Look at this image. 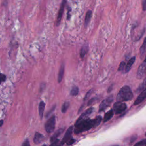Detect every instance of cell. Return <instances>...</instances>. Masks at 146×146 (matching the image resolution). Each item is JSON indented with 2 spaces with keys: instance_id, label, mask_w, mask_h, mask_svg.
Masks as SVG:
<instances>
[{
  "instance_id": "cell-24",
  "label": "cell",
  "mask_w": 146,
  "mask_h": 146,
  "mask_svg": "<svg viewBox=\"0 0 146 146\" xmlns=\"http://www.w3.org/2000/svg\"><path fill=\"white\" fill-rule=\"evenodd\" d=\"M126 63L124 62V61H122L120 64L119 65V68H118V71H122L125 67H126Z\"/></svg>"
},
{
  "instance_id": "cell-14",
  "label": "cell",
  "mask_w": 146,
  "mask_h": 146,
  "mask_svg": "<svg viewBox=\"0 0 146 146\" xmlns=\"http://www.w3.org/2000/svg\"><path fill=\"white\" fill-rule=\"evenodd\" d=\"M135 59H136L135 57H133L128 61V63L127 64V65L126 66V67H125V69H124V70H125L124 73H128L130 70L132 65L134 64V63L135 61Z\"/></svg>"
},
{
  "instance_id": "cell-31",
  "label": "cell",
  "mask_w": 146,
  "mask_h": 146,
  "mask_svg": "<svg viewBox=\"0 0 146 146\" xmlns=\"http://www.w3.org/2000/svg\"><path fill=\"white\" fill-rule=\"evenodd\" d=\"M56 106L55 105V106H53V107L52 108V109H51V110H50L49 111H48V112L47 113L46 117H48V115H50V114H51V113H52V112H53V111L54 110V109H56Z\"/></svg>"
},
{
  "instance_id": "cell-8",
  "label": "cell",
  "mask_w": 146,
  "mask_h": 146,
  "mask_svg": "<svg viewBox=\"0 0 146 146\" xmlns=\"http://www.w3.org/2000/svg\"><path fill=\"white\" fill-rule=\"evenodd\" d=\"M146 74V60H144L143 62L139 67L137 71V78L141 79L143 77L144 75Z\"/></svg>"
},
{
  "instance_id": "cell-38",
  "label": "cell",
  "mask_w": 146,
  "mask_h": 146,
  "mask_svg": "<svg viewBox=\"0 0 146 146\" xmlns=\"http://www.w3.org/2000/svg\"><path fill=\"white\" fill-rule=\"evenodd\" d=\"M145 136H146V132H145Z\"/></svg>"
},
{
  "instance_id": "cell-28",
  "label": "cell",
  "mask_w": 146,
  "mask_h": 146,
  "mask_svg": "<svg viewBox=\"0 0 146 146\" xmlns=\"http://www.w3.org/2000/svg\"><path fill=\"white\" fill-rule=\"evenodd\" d=\"M92 90H90L86 94V96H85V97H84V101L90 96V95H91V94L92 93Z\"/></svg>"
},
{
  "instance_id": "cell-17",
  "label": "cell",
  "mask_w": 146,
  "mask_h": 146,
  "mask_svg": "<svg viewBox=\"0 0 146 146\" xmlns=\"http://www.w3.org/2000/svg\"><path fill=\"white\" fill-rule=\"evenodd\" d=\"M88 50V43H85L82 47L80 52V57L81 58H83L85 55L87 53Z\"/></svg>"
},
{
  "instance_id": "cell-20",
  "label": "cell",
  "mask_w": 146,
  "mask_h": 146,
  "mask_svg": "<svg viewBox=\"0 0 146 146\" xmlns=\"http://www.w3.org/2000/svg\"><path fill=\"white\" fill-rule=\"evenodd\" d=\"M146 88V79L139 86V87L137 88L136 92H142L145 88Z\"/></svg>"
},
{
  "instance_id": "cell-35",
  "label": "cell",
  "mask_w": 146,
  "mask_h": 146,
  "mask_svg": "<svg viewBox=\"0 0 146 146\" xmlns=\"http://www.w3.org/2000/svg\"><path fill=\"white\" fill-rule=\"evenodd\" d=\"M111 146H119V145H117V144H115V145H112Z\"/></svg>"
},
{
  "instance_id": "cell-15",
  "label": "cell",
  "mask_w": 146,
  "mask_h": 146,
  "mask_svg": "<svg viewBox=\"0 0 146 146\" xmlns=\"http://www.w3.org/2000/svg\"><path fill=\"white\" fill-rule=\"evenodd\" d=\"M114 113L113 110H110L109 111H107L105 115L104 119H103V122L106 123V122H108L109 120H110L114 116Z\"/></svg>"
},
{
  "instance_id": "cell-23",
  "label": "cell",
  "mask_w": 146,
  "mask_h": 146,
  "mask_svg": "<svg viewBox=\"0 0 146 146\" xmlns=\"http://www.w3.org/2000/svg\"><path fill=\"white\" fill-rule=\"evenodd\" d=\"M134 146H146V139L136 143Z\"/></svg>"
},
{
  "instance_id": "cell-13",
  "label": "cell",
  "mask_w": 146,
  "mask_h": 146,
  "mask_svg": "<svg viewBox=\"0 0 146 146\" xmlns=\"http://www.w3.org/2000/svg\"><path fill=\"white\" fill-rule=\"evenodd\" d=\"M65 128H60L59 130H58L57 131H56L54 132V134L53 135V136H52L51 139H50V141L52 143L54 142V141H56L57 139H58V137L64 132Z\"/></svg>"
},
{
  "instance_id": "cell-27",
  "label": "cell",
  "mask_w": 146,
  "mask_h": 146,
  "mask_svg": "<svg viewBox=\"0 0 146 146\" xmlns=\"http://www.w3.org/2000/svg\"><path fill=\"white\" fill-rule=\"evenodd\" d=\"M142 8L143 11H146V0H142Z\"/></svg>"
},
{
  "instance_id": "cell-34",
  "label": "cell",
  "mask_w": 146,
  "mask_h": 146,
  "mask_svg": "<svg viewBox=\"0 0 146 146\" xmlns=\"http://www.w3.org/2000/svg\"><path fill=\"white\" fill-rule=\"evenodd\" d=\"M3 123H4V120H1V125H0V126H1V127L3 126Z\"/></svg>"
},
{
  "instance_id": "cell-30",
  "label": "cell",
  "mask_w": 146,
  "mask_h": 146,
  "mask_svg": "<svg viewBox=\"0 0 146 146\" xmlns=\"http://www.w3.org/2000/svg\"><path fill=\"white\" fill-rule=\"evenodd\" d=\"M7 79V77H6V75L3 74H1V82H5V80Z\"/></svg>"
},
{
  "instance_id": "cell-10",
  "label": "cell",
  "mask_w": 146,
  "mask_h": 146,
  "mask_svg": "<svg viewBox=\"0 0 146 146\" xmlns=\"http://www.w3.org/2000/svg\"><path fill=\"white\" fill-rule=\"evenodd\" d=\"M145 98H146V88L137 96V98L135 100L134 105L135 106H136L141 103Z\"/></svg>"
},
{
  "instance_id": "cell-32",
  "label": "cell",
  "mask_w": 146,
  "mask_h": 146,
  "mask_svg": "<svg viewBox=\"0 0 146 146\" xmlns=\"http://www.w3.org/2000/svg\"><path fill=\"white\" fill-rule=\"evenodd\" d=\"M59 139H57L56 141H54V142H53L52 143V144L50 145V146H57V144H58V142H59Z\"/></svg>"
},
{
  "instance_id": "cell-5",
  "label": "cell",
  "mask_w": 146,
  "mask_h": 146,
  "mask_svg": "<svg viewBox=\"0 0 146 146\" xmlns=\"http://www.w3.org/2000/svg\"><path fill=\"white\" fill-rule=\"evenodd\" d=\"M113 101V95L108 96L107 98L104 100L101 103L100 106V109H99V112H101L106 110L107 107L110 106L111 103Z\"/></svg>"
},
{
  "instance_id": "cell-21",
  "label": "cell",
  "mask_w": 146,
  "mask_h": 146,
  "mask_svg": "<svg viewBox=\"0 0 146 146\" xmlns=\"http://www.w3.org/2000/svg\"><path fill=\"white\" fill-rule=\"evenodd\" d=\"M69 106H70L69 102H65L64 104L63 105L62 107V109H61L62 113H65L67 111L68 108L69 107Z\"/></svg>"
},
{
  "instance_id": "cell-1",
  "label": "cell",
  "mask_w": 146,
  "mask_h": 146,
  "mask_svg": "<svg viewBox=\"0 0 146 146\" xmlns=\"http://www.w3.org/2000/svg\"><path fill=\"white\" fill-rule=\"evenodd\" d=\"M102 120V118L101 116H97L95 118L93 119H90L88 118L86 120H82L79 123L75 124L74 133L76 134L83 132L88 131L92 128L98 126Z\"/></svg>"
},
{
  "instance_id": "cell-12",
  "label": "cell",
  "mask_w": 146,
  "mask_h": 146,
  "mask_svg": "<svg viewBox=\"0 0 146 146\" xmlns=\"http://www.w3.org/2000/svg\"><path fill=\"white\" fill-rule=\"evenodd\" d=\"M140 55L141 59L145 56H146V37L144 38L143 45L140 48Z\"/></svg>"
},
{
  "instance_id": "cell-22",
  "label": "cell",
  "mask_w": 146,
  "mask_h": 146,
  "mask_svg": "<svg viewBox=\"0 0 146 146\" xmlns=\"http://www.w3.org/2000/svg\"><path fill=\"white\" fill-rule=\"evenodd\" d=\"M78 93H79V88L78 87H76V86L74 87L70 92V94L72 96H76L78 94Z\"/></svg>"
},
{
  "instance_id": "cell-6",
  "label": "cell",
  "mask_w": 146,
  "mask_h": 146,
  "mask_svg": "<svg viewBox=\"0 0 146 146\" xmlns=\"http://www.w3.org/2000/svg\"><path fill=\"white\" fill-rule=\"evenodd\" d=\"M73 126H70L67 130L66 131L64 138L62 139V141L60 142V144L58 145V146H62L65 143H66L69 140H70L71 139V136H72V134L73 132Z\"/></svg>"
},
{
  "instance_id": "cell-26",
  "label": "cell",
  "mask_w": 146,
  "mask_h": 146,
  "mask_svg": "<svg viewBox=\"0 0 146 146\" xmlns=\"http://www.w3.org/2000/svg\"><path fill=\"white\" fill-rule=\"evenodd\" d=\"M75 142V140L74 139H71L70 140H69L67 143H66V144L67 145H72L73 143H74Z\"/></svg>"
},
{
  "instance_id": "cell-37",
  "label": "cell",
  "mask_w": 146,
  "mask_h": 146,
  "mask_svg": "<svg viewBox=\"0 0 146 146\" xmlns=\"http://www.w3.org/2000/svg\"><path fill=\"white\" fill-rule=\"evenodd\" d=\"M145 60H146V56H145V59H144Z\"/></svg>"
},
{
  "instance_id": "cell-18",
  "label": "cell",
  "mask_w": 146,
  "mask_h": 146,
  "mask_svg": "<svg viewBox=\"0 0 146 146\" xmlns=\"http://www.w3.org/2000/svg\"><path fill=\"white\" fill-rule=\"evenodd\" d=\"M45 107V103L44 102L41 101L39 105V115L40 117V118L42 119L43 116V112Z\"/></svg>"
},
{
  "instance_id": "cell-2",
  "label": "cell",
  "mask_w": 146,
  "mask_h": 146,
  "mask_svg": "<svg viewBox=\"0 0 146 146\" xmlns=\"http://www.w3.org/2000/svg\"><path fill=\"white\" fill-rule=\"evenodd\" d=\"M133 94L130 88L128 86H123L119 91L117 96V102H125L128 101L132 99Z\"/></svg>"
},
{
  "instance_id": "cell-7",
  "label": "cell",
  "mask_w": 146,
  "mask_h": 146,
  "mask_svg": "<svg viewBox=\"0 0 146 146\" xmlns=\"http://www.w3.org/2000/svg\"><path fill=\"white\" fill-rule=\"evenodd\" d=\"M94 109L93 107H90L88 109H87L86 111H85L83 113H82V114H81V115L78 119V120H77L75 123H79L82 120H86V119L89 118V116L93 113Z\"/></svg>"
},
{
  "instance_id": "cell-9",
  "label": "cell",
  "mask_w": 146,
  "mask_h": 146,
  "mask_svg": "<svg viewBox=\"0 0 146 146\" xmlns=\"http://www.w3.org/2000/svg\"><path fill=\"white\" fill-rule=\"evenodd\" d=\"M66 2H67L66 0H63L61 3V7L59 10V12H58V14L57 20V26H58L61 22V20L63 16V13L64 12V9H65V5L66 4Z\"/></svg>"
},
{
  "instance_id": "cell-36",
  "label": "cell",
  "mask_w": 146,
  "mask_h": 146,
  "mask_svg": "<svg viewBox=\"0 0 146 146\" xmlns=\"http://www.w3.org/2000/svg\"><path fill=\"white\" fill-rule=\"evenodd\" d=\"M42 146H46V145H45V144H44V145H43Z\"/></svg>"
},
{
  "instance_id": "cell-25",
  "label": "cell",
  "mask_w": 146,
  "mask_h": 146,
  "mask_svg": "<svg viewBox=\"0 0 146 146\" xmlns=\"http://www.w3.org/2000/svg\"><path fill=\"white\" fill-rule=\"evenodd\" d=\"M97 100H98V99H97V98H96V97H94V98H91V99L88 101V103H87V106H90V105H92L93 103H95Z\"/></svg>"
},
{
  "instance_id": "cell-11",
  "label": "cell",
  "mask_w": 146,
  "mask_h": 146,
  "mask_svg": "<svg viewBox=\"0 0 146 146\" xmlns=\"http://www.w3.org/2000/svg\"><path fill=\"white\" fill-rule=\"evenodd\" d=\"M43 139L44 136L42 134L38 132H35L34 137V142L35 144H40L43 140Z\"/></svg>"
},
{
  "instance_id": "cell-3",
  "label": "cell",
  "mask_w": 146,
  "mask_h": 146,
  "mask_svg": "<svg viewBox=\"0 0 146 146\" xmlns=\"http://www.w3.org/2000/svg\"><path fill=\"white\" fill-rule=\"evenodd\" d=\"M56 116L53 115L52 117H51L48 119V120L45 123V128L47 132L51 133L54 131L56 127Z\"/></svg>"
},
{
  "instance_id": "cell-16",
  "label": "cell",
  "mask_w": 146,
  "mask_h": 146,
  "mask_svg": "<svg viewBox=\"0 0 146 146\" xmlns=\"http://www.w3.org/2000/svg\"><path fill=\"white\" fill-rule=\"evenodd\" d=\"M64 73H65V65L63 64L59 70V73H58V83H61L62 79H63V77L64 75Z\"/></svg>"
},
{
  "instance_id": "cell-33",
  "label": "cell",
  "mask_w": 146,
  "mask_h": 146,
  "mask_svg": "<svg viewBox=\"0 0 146 146\" xmlns=\"http://www.w3.org/2000/svg\"><path fill=\"white\" fill-rule=\"evenodd\" d=\"M112 87H113V86H111L110 87H109V90H108V92H110L111 91V88H112Z\"/></svg>"
},
{
  "instance_id": "cell-19",
  "label": "cell",
  "mask_w": 146,
  "mask_h": 146,
  "mask_svg": "<svg viewBox=\"0 0 146 146\" xmlns=\"http://www.w3.org/2000/svg\"><path fill=\"white\" fill-rule=\"evenodd\" d=\"M91 16H92V12L91 10H88L86 15V18H85V22H84V25L85 27H86L88 24H89V22H90V20L91 18Z\"/></svg>"
},
{
  "instance_id": "cell-29",
  "label": "cell",
  "mask_w": 146,
  "mask_h": 146,
  "mask_svg": "<svg viewBox=\"0 0 146 146\" xmlns=\"http://www.w3.org/2000/svg\"><path fill=\"white\" fill-rule=\"evenodd\" d=\"M22 146H30V142L28 140H26L22 144Z\"/></svg>"
},
{
  "instance_id": "cell-4",
  "label": "cell",
  "mask_w": 146,
  "mask_h": 146,
  "mask_svg": "<svg viewBox=\"0 0 146 146\" xmlns=\"http://www.w3.org/2000/svg\"><path fill=\"white\" fill-rule=\"evenodd\" d=\"M127 109V105L126 103L117 102L114 103L113 106V111L115 114H120L124 111Z\"/></svg>"
}]
</instances>
